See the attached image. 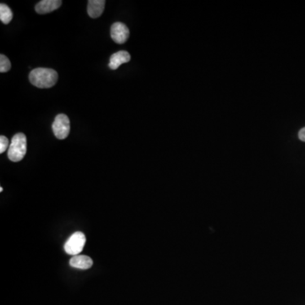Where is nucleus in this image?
Segmentation results:
<instances>
[{
	"mask_svg": "<svg viewBox=\"0 0 305 305\" xmlns=\"http://www.w3.org/2000/svg\"><path fill=\"white\" fill-rule=\"evenodd\" d=\"M58 73L49 68H37L30 72L29 81L38 89H50L58 81Z\"/></svg>",
	"mask_w": 305,
	"mask_h": 305,
	"instance_id": "obj_1",
	"label": "nucleus"
},
{
	"mask_svg": "<svg viewBox=\"0 0 305 305\" xmlns=\"http://www.w3.org/2000/svg\"><path fill=\"white\" fill-rule=\"evenodd\" d=\"M27 137L23 133H17L13 137L8 149V157L13 162L23 160L27 154Z\"/></svg>",
	"mask_w": 305,
	"mask_h": 305,
	"instance_id": "obj_2",
	"label": "nucleus"
},
{
	"mask_svg": "<svg viewBox=\"0 0 305 305\" xmlns=\"http://www.w3.org/2000/svg\"><path fill=\"white\" fill-rule=\"evenodd\" d=\"M86 236L81 231H76L70 236L67 243L64 244V251L67 254L72 256L79 255L83 250L86 244Z\"/></svg>",
	"mask_w": 305,
	"mask_h": 305,
	"instance_id": "obj_3",
	"label": "nucleus"
},
{
	"mask_svg": "<svg viewBox=\"0 0 305 305\" xmlns=\"http://www.w3.org/2000/svg\"><path fill=\"white\" fill-rule=\"evenodd\" d=\"M53 132L55 137L59 140H63L69 136L71 130L69 117L64 114H59L54 119L53 123Z\"/></svg>",
	"mask_w": 305,
	"mask_h": 305,
	"instance_id": "obj_4",
	"label": "nucleus"
},
{
	"mask_svg": "<svg viewBox=\"0 0 305 305\" xmlns=\"http://www.w3.org/2000/svg\"><path fill=\"white\" fill-rule=\"evenodd\" d=\"M111 34L114 42L123 45L127 41L130 32L124 23H115L111 26Z\"/></svg>",
	"mask_w": 305,
	"mask_h": 305,
	"instance_id": "obj_5",
	"label": "nucleus"
},
{
	"mask_svg": "<svg viewBox=\"0 0 305 305\" xmlns=\"http://www.w3.org/2000/svg\"><path fill=\"white\" fill-rule=\"evenodd\" d=\"M62 5L61 0H42L37 3L35 10L37 14L45 15L59 9Z\"/></svg>",
	"mask_w": 305,
	"mask_h": 305,
	"instance_id": "obj_6",
	"label": "nucleus"
},
{
	"mask_svg": "<svg viewBox=\"0 0 305 305\" xmlns=\"http://www.w3.org/2000/svg\"><path fill=\"white\" fill-rule=\"evenodd\" d=\"M130 60V54L127 51L121 50V51L116 52V53L111 55V61H110L108 67L111 70L115 71V70L118 69L121 64L127 63Z\"/></svg>",
	"mask_w": 305,
	"mask_h": 305,
	"instance_id": "obj_7",
	"label": "nucleus"
},
{
	"mask_svg": "<svg viewBox=\"0 0 305 305\" xmlns=\"http://www.w3.org/2000/svg\"><path fill=\"white\" fill-rule=\"evenodd\" d=\"M94 265V261L86 255L73 256L70 259V266L79 270H89Z\"/></svg>",
	"mask_w": 305,
	"mask_h": 305,
	"instance_id": "obj_8",
	"label": "nucleus"
},
{
	"mask_svg": "<svg viewBox=\"0 0 305 305\" xmlns=\"http://www.w3.org/2000/svg\"><path fill=\"white\" fill-rule=\"evenodd\" d=\"M105 7L104 0H89L88 4V14L92 18H99L103 14Z\"/></svg>",
	"mask_w": 305,
	"mask_h": 305,
	"instance_id": "obj_9",
	"label": "nucleus"
},
{
	"mask_svg": "<svg viewBox=\"0 0 305 305\" xmlns=\"http://www.w3.org/2000/svg\"><path fill=\"white\" fill-rule=\"evenodd\" d=\"M13 13L10 8L5 4L0 5V20L4 24H9L12 20Z\"/></svg>",
	"mask_w": 305,
	"mask_h": 305,
	"instance_id": "obj_10",
	"label": "nucleus"
},
{
	"mask_svg": "<svg viewBox=\"0 0 305 305\" xmlns=\"http://www.w3.org/2000/svg\"><path fill=\"white\" fill-rule=\"evenodd\" d=\"M11 69V63H10V59H8L7 57L1 54L0 55V72L1 73H5L7 72Z\"/></svg>",
	"mask_w": 305,
	"mask_h": 305,
	"instance_id": "obj_11",
	"label": "nucleus"
},
{
	"mask_svg": "<svg viewBox=\"0 0 305 305\" xmlns=\"http://www.w3.org/2000/svg\"><path fill=\"white\" fill-rule=\"evenodd\" d=\"M9 147H10L9 139L5 136H1L0 137V154H3V152L7 150Z\"/></svg>",
	"mask_w": 305,
	"mask_h": 305,
	"instance_id": "obj_12",
	"label": "nucleus"
},
{
	"mask_svg": "<svg viewBox=\"0 0 305 305\" xmlns=\"http://www.w3.org/2000/svg\"><path fill=\"white\" fill-rule=\"evenodd\" d=\"M298 138H299L301 141L305 142V127L302 128V129L299 130V133H298Z\"/></svg>",
	"mask_w": 305,
	"mask_h": 305,
	"instance_id": "obj_13",
	"label": "nucleus"
},
{
	"mask_svg": "<svg viewBox=\"0 0 305 305\" xmlns=\"http://www.w3.org/2000/svg\"><path fill=\"white\" fill-rule=\"evenodd\" d=\"M0 192H3V187H0Z\"/></svg>",
	"mask_w": 305,
	"mask_h": 305,
	"instance_id": "obj_14",
	"label": "nucleus"
}]
</instances>
